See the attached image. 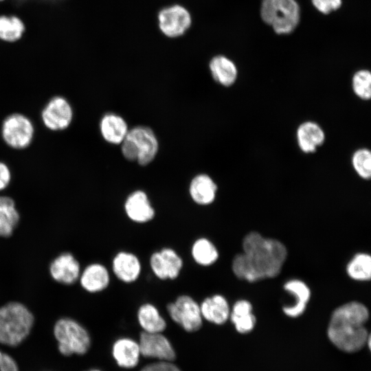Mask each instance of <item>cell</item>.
Instances as JSON below:
<instances>
[{
  "mask_svg": "<svg viewBox=\"0 0 371 371\" xmlns=\"http://www.w3.org/2000/svg\"><path fill=\"white\" fill-rule=\"evenodd\" d=\"M157 20L161 33L171 38L183 36L192 24L190 12L179 4L162 8L157 14Z\"/></svg>",
  "mask_w": 371,
  "mask_h": 371,
  "instance_id": "obj_9",
  "label": "cell"
},
{
  "mask_svg": "<svg viewBox=\"0 0 371 371\" xmlns=\"http://www.w3.org/2000/svg\"><path fill=\"white\" fill-rule=\"evenodd\" d=\"M124 207L127 217L135 223H146L155 216V210L147 194L142 190H136L130 194Z\"/></svg>",
  "mask_w": 371,
  "mask_h": 371,
  "instance_id": "obj_13",
  "label": "cell"
},
{
  "mask_svg": "<svg viewBox=\"0 0 371 371\" xmlns=\"http://www.w3.org/2000/svg\"><path fill=\"white\" fill-rule=\"evenodd\" d=\"M25 30L22 21L16 16H0V38L13 42L19 39Z\"/></svg>",
  "mask_w": 371,
  "mask_h": 371,
  "instance_id": "obj_29",
  "label": "cell"
},
{
  "mask_svg": "<svg viewBox=\"0 0 371 371\" xmlns=\"http://www.w3.org/2000/svg\"><path fill=\"white\" fill-rule=\"evenodd\" d=\"M0 1H3V0H0Z\"/></svg>",
  "mask_w": 371,
  "mask_h": 371,
  "instance_id": "obj_38",
  "label": "cell"
},
{
  "mask_svg": "<svg viewBox=\"0 0 371 371\" xmlns=\"http://www.w3.org/2000/svg\"><path fill=\"white\" fill-rule=\"evenodd\" d=\"M166 310L171 319L187 332L197 331L202 326L200 305L190 295H179L174 302L167 304Z\"/></svg>",
  "mask_w": 371,
  "mask_h": 371,
  "instance_id": "obj_8",
  "label": "cell"
},
{
  "mask_svg": "<svg viewBox=\"0 0 371 371\" xmlns=\"http://www.w3.org/2000/svg\"><path fill=\"white\" fill-rule=\"evenodd\" d=\"M313 6L321 13L328 14L338 10L342 0H311Z\"/></svg>",
  "mask_w": 371,
  "mask_h": 371,
  "instance_id": "obj_32",
  "label": "cell"
},
{
  "mask_svg": "<svg viewBox=\"0 0 371 371\" xmlns=\"http://www.w3.org/2000/svg\"><path fill=\"white\" fill-rule=\"evenodd\" d=\"M90 371H100L98 370H90Z\"/></svg>",
  "mask_w": 371,
  "mask_h": 371,
  "instance_id": "obj_37",
  "label": "cell"
},
{
  "mask_svg": "<svg viewBox=\"0 0 371 371\" xmlns=\"http://www.w3.org/2000/svg\"><path fill=\"white\" fill-rule=\"evenodd\" d=\"M74 117L71 104L64 97L57 95L51 98L41 111V119L45 126L52 131H62L67 128Z\"/></svg>",
  "mask_w": 371,
  "mask_h": 371,
  "instance_id": "obj_10",
  "label": "cell"
},
{
  "mask_svg": "<svg viewBox=\"0 0 371 371\" xmlns=\"http://www.w3.org/2000/svg\"><path fill=\"white\" fill-rule=\"evenodd\" d=\"M111 267L117 279L126 284L135 282L142 272V264L139 258L135 254L126 251H119L114 256Z\"/></svg>",
  "mask_w": 371,
  "mask_h": 371,
  "instance_id": "obj_14",
  "label": "cell"
},
{
  "mask_svg": "<svg viewBox=\"0 0 371 371\" xmlns=\"http://www.w3.org/2000/svg\"><path fill=\"white\" fill-rule=\"evenodd\" d=\"M199 305L203 319L209 322L221 325L229 317L230 308L226 298L222 295L207 297Z\"/></svg>",
  "mask_w": 371,
  "mask_h": 371,
  "instance_id": "obj_16",
  "label": "cell"
},
{
  "mask_svg": "<svg viewBox=\"0 0 371 371\" xmlns=\"http://www.w3.org/2000/svg\"><path fill=\"white\" fill-rule=\"evenodd\" d=\"M296 137L298 146L304 153H315L325 140L323 129L311 121L304 122L298 126Z\"/></svg>",
  "mask_w": 371,
  "mask_h": 371,
  "instance_id": "obj_18",
  "label": "cell"
},
{
  "mask_svg": "<svg viewBox=\"0 0 371 371\" xmlns=\"http://www.w3.org/2000/svg\"><path fill=\"white\" fill-rule=\"evenodd\" d=\"M54 333L59 351L65 356L83 355L90 347L91 339L87 330L76 321L62 318L55 324Z\"/></svg>",
  "mask_w": 371,
  "mask_h": 371,
  "instance_id": "obj_6",
  "label": "cell"
},
{
  "mask_svg": "<svg viewBox=\"0 0 371 371\" xmlns=\"http://www.w3.org/2000/svg\"><path fill=\"white\" fill-rule=\"evenodd\" d=\"M110 273L100 263L89 265L80 277L82 287L89 293H98L106 289L110 283Z\"/></svg>",
  "mask_w": 371,
  "mask_h": 371,
  "instance_id": "obj_17",
  "label": "cell"
},
{
  "mask_svg": "<svg viewBox=\"0 0 371 371\" xmlns=\"http://www.w3.org/2000/svg\"><path fill=\"white\" fill-rule=\"evenodd\" d=\"M158 142L153 131L146 126H137L128 131L122 142V153L129 161L147 165L155 157Z\"/></svg>",
  "mask_w": 371,
  "mask_h": 371,
  "instance_id": "obj_5",
  "label": "cell"
},
{
  "mask_svg": "<svg viewBox=\"0 0 371 371\" xmlns=\"http://www.w3.org/2000/svg\"><path fill=\"white\" fill-rule=\"evenodd\" d=\"M236 330L240 333H249L255 326L256 317L252 313V306L249 301H237L230 310L229 317Z\"/></svg>",
  "mask_w": 371,
  "mask_h": 371,
  "instance_id": "obj_25",
  "label": "cell"
},
{
  "mask_svg": "<svg viewBox=\"0 0 371 371\" xmlns=\"http://www.w3.org/2000/svg\"><path fill=\"white\" fill-rule=\"evenodd\" d=\"M243 250L234 258L232 269L237 278L250 282L277 276L287 256L281 242L255 232L245 236Z\"/></svg>",
  "mask_w": 371,
  "mask_h": 371,
  "instance_id": "obj_1",
  "label": "cell"
},
{
  "mask_svg": "<svg viewBox=\"0 0 371 371\" xmlns=\"http://www.w3.org/2000/svg\"><path fill=\"white\" fill-rule=\"evenodd\" d=\"M0 371H18V367L14 360L0 351Z\"/></svg>",
  "mask_w": 371,
  "mask_h": 371,
  "instance_id": "obj_34",
  "label": "cell"
},
{
  "mask_svg": "<svg viewBox=\"0 0 371 371\" xmlns=\"http://www.w3.org/2000/svg\"><path fill=\"white\" fill-rule=\"evenodd\" d=\"M140 371H181L175 365L168 362L161 361L157 363L150 364L144 367Z\"/></svg>",
  "mask_w": 371,
  "mask_h": 371,
  "instance_id": "obj_33",
  "label": "cell"
},
{
  "mask_svg": "<svg viewBox=\"0 0 371 371\" xmlns=\"http://www.w3.org/2000/svg\"><path fill=\"white\" fill-rule=\"evenodd\" d=\"M1 136L4 142L14 149H24L32 143L34 126L26 115L14 113L8 115L1 125Z\"/></svg>",
  "mask_w": 371,
  "mask_h": 371,
  "instance_id": "obj_7",
  "label": "cell"
},
{
  "mask_svg": "<svg viewBox=\"0 0 371 371\" xmlns=\"http://www.w3.org/2000/svg\"><path fill=\"white\" fill-rule=\"evenodd\" d=\"M49 272L56 281L65 284H71L80 277V264L72 254L64 253L52 261L49 266Z\"/></svg>",
  "mask_w": 371,
  "mask_h": 371,
  "instance_id": "obj_15",
  "label": "cell"
},
{
  "mask_svg": "<svg viewBox=\"0 0 371 371\" xmlns=\"http://www.w3.org/2000/svg\"><path fill=\"white\" fill-rule=\"evenodd\" d=\"M11 177V171L8 165L3 161H0V191L8 186Z\"/></svg>",
  "mask_w": 371,
  "mask_h": 371,
  "instance_id": "obj_35",
  "label": "cell"
},
{
  "mask_svg": "<svg viewBox=\"0 0 371 371\" xmlns=\"http://www.w3.org/2000/svg\"><path fill=\"white\" fill-rule=\"evenodd\" d=\"M286 291L295 297V303L292 306H284V313L290 317H297L305 311L311 297L308 286L300 280H291L284 285Z\"/></svg>",
  "mask_w": 371,
  "mask_h": 371,
  "instance_id": "obj_20",
  "label": "cell"
},
{
  "mask_svg": "<svg viewBox=\"0 0 371 371\" xmlns=\"http://www.w3.org/2000/svg\"><path fill=\"white\" fill-rule=\"evenodd\" d=\"M100 129L102 137L115 144L122 143L128 131L124 120L114 113H107L102 117Z\"/></svg>",
  "mask_w": 371,
  "mask_h": 371,
  "instance_id": "obj_22",
  "label": "cell"
},
{
  "mask_svg": "<svg viewBox=\"0 0 371 371\" xmlns=\"http://www.w3.org/2000/svg\"><path fill=\"white\" fill-rule=\"evenodd\" d=\"M19 214L12 199L0 196V236H10L19 221Z\"/></svg>",
  "mask_w": 371,
  "mask_h": 371,
  "instance_id": "obj_26",
  "label": "cell"
},
{
  "mask_svg": "<svg viewBox=\"0 0 371 371\" xmlns=\"http://www.w3.org/2000/svg\"><path fill=\"white\" fill-rule=\"evenodd\" d=\"M34 316L23 304L16 302L0 307V343L16 346L29 335Z\"/></svg>",
  "mask_w": 371,
  "mask_h": 371,
  "instance_id": "obj_3",
  "label": "cell"
},
{
  "mask_svg": "<svg viewBox=\"0 0 371 371\" xmlns=\"http://www.w3.org/2000/svg\"><path fill=\"white\" fill-rule=\"evenodd\" d=\"M17 3L24 2L25 0H15ZM49 1H57V0H49Z\"/></svg>",
  "mask_w": 371,
  "mask_h": 371,
  "instance_id": "obj_36",
  "label": "cell"
},
{
  "mask_svg": "<svg viewBox=\"0 0 371 371\" xmlns=\"http://www.w3.org/2000/svg\"><path fill=\"white\" fill-rule=\"evenodd\" d=\"M346 271L353 280H369L371 277V257L367 254H357L348 262Z\"/></svg>",
  "mask_w": 371,
  "mask_h": 371,
  "instance_id": "obj_28",
  "label": "cell"
},
{
  "mask_svg": "<svg viewBox=\"0 0 371 371\" xmlns=\"http://www.w3.org/2000/svg\"><path fill=\"white\" fill-rule=\"evenodd\" d=\"M149 265L153 273L158 279L175 280L180 275L183 261L174 249L164 247L151 254Z\"/></svg>",
  "mask_w": 371,
  "mask_h": 371,
  "instance_id": "obj_11",
  "label": "cell"
},
{
  "mask_svg": "<svg viewBox=\"0 0 371 371\" xmlns=\"http://www.w3.org/2000/svg\"><path fill=\"white\" fill-rule=\"evenodd\" d=\"M369 319L367 307L350 302L337 307L332 313L327 330L330 341L346 352L360 350L370 341L366 324Z\"/></svg>",
  "mask_w": 371,
  "mask_h": 371,
  "instance_id": "obj_2",
  "label": "cell"
},
{
  "mask_svg": "<svg viewBox=\"0 0 371 371\" xmlns=\"http://www.w3.org/2000/svg\"><path fill=\"white\" fill-rule=\"evenodd\" d=\"M140 354L146 357L170 361L175 359V350L169 340L161 333L142 332L139 342Z\"/></svg>",
  "mask_w": 371,
  "mask_h": 371,
  "instance_id": "obj_12",
  "label": "cell"
},
{
  "mask_svg": "<svg viewBox=\"0 0 371 371\" xmlns=\"http://www.w3.org/2000/svg\"><path fill=\"white\" fill-rule=\"evenodd\" d=\"M191 256L197 265L208 267L215 263L218 260V251L211 240L207 238L201 237L195 240L192 243Z\"/></svg>",
  "mask_w": 371,
  "mask_h": 371,
  "instance_id": "obj_27",
  "label": "cell"
},
{
  "mask_svg": "<svg viewBox=\"0 0 371 371\" xmlns=\"http://www.w3.org/2000/svg\"><path fill=\"white\" fill-rule=\"evenodd\" d=\"M354 93L359 98L368 100L371 98V74L366 69L357 71L352 79Z\"/></svg>",
  "mask_w": 371,
  "mask_h": 371,
  "instance_id": "obj_30",
  "label": "cell"
},
{
  "mask_svg": "<svg viewBox=\"0 0 371 371\" xmlns=\"http://www.w3.org/2000/svg\"><path fill=\"white\" fill-rule=\"evenodd\" d=\"M137 317L144 332L162 333L166 328V322L157 306L151 303H144L137 309Z\"/></svg>",
  "mask_w": 371,
  "mask_h": 371,
  "instance_id": "obj_23",
  "label": "cell"
},
{
  "mask_svg": "<svg viewBox=\"0 0 371 371\" xmlns=\"http://www.w3.org/2000/svg\"><path fill=\"white\" fill-rule=\"evenodd\" d=\"M217 186L207 175L201 174L192 180L189 192L194 203L200 205L212 203L216 198Z\"/></svg>",
  "mask_w": 371,
  "mask_h": 371,
  "instance_id": "obj_19",
  "label": "cell"
},
{
  "mask_svg": "<svg viewBox=\"0 0 371 371\" xmlns=\"http://www.w3.org/2000/svg\"><path fill=\"white\" fill-rule=\"evenodd\" d=\"M352 164L357 175L363 179L371 177V153L367 148L356 150L352 157Z\"/></svg>",
  "mask_w": 371,
  "mask_h": 371,
  "instance_id": "obj_31",
  "label": "cell"
},
{
  "mask_svg": "<svg viewBox=\"0 0 371 371\" xmlns=\"http://www.w3.org/2000/svg\"><path fill=\"white\" fill-rule=\"evenodd\" d=\"M260 16L276 34H289L299 24L300 8L295 0H262Z\"/></svg>",
  "mask_w": 371,
  "mask_h": 371,
  "instance_id": "obj_4",
  "label": "cell"
},
{
  "mask_svg": "<svg viewBox=\"0 0 371 371\" xmlns=\"http://www.w3.org/2000/svg\"><path fill=\"white\" fill-rule=\"evenodd\" d=\"M209 68L215 81L223 86H232L236 80V66L232 60L225 56H214L210 62Z\"/></svg>",
  "mask_w": 371,
  "mask_h": 371,
  "instance_id": "obj_21",
  "label": "cell"
},
{
  "mask_svg": "<svg viewBox=\"0 0 371 371\" xmlns=\"http://www.w3.org/2000/svg\"><path fill=\"white\" fill-rule=\"evenodd\" d=\"M113 355L120 366L133 368L140 355L139 344L130 338L119 339L113 344Z\"/></svg>",
  "mask_w": 371,
  "mask_h": 371,
  "instance_id": "obj_24",
  "label": "cell"
}]
</instances>
